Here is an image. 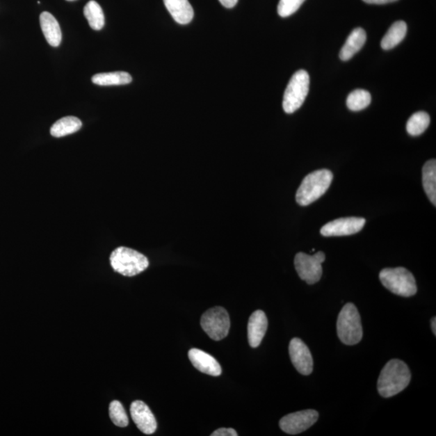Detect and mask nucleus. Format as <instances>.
Instances as JSON below:
<instances>
[{"label":"nucleus","instance_id":"1","mask_svg":"<svg viewBox=\"0 0 436 436\" xmlns=\"http://www.w3.org/2000/svg\"><path fill=\"white\" fill-rule=\"evenodd\" d=\"M412 373L407 364L400 360H390L380 372L378 392L385 398L394 397L408 387Z\"/></svg>","mask_w":436,"mask_h":436},{"label":"nucleus","instance_id":"2","mask_svg":"<svg viewBox=\"0 0 436 436\" xmlns=\"http://www.w3.org/2000/svg\"><path fill=\"white\" fill-rule=\"evenodd\" d=\"M333 179L330 170L322 169L309 173L304 178L296 194V200L302 207L314 203L328 191Z\"/></svg>","mask_w":436,"mask_h":436},{"label":"nucleus","instance_id":"3","mask_svg":"<svg viewBox=\"0 0 436 436\" xmlns=\"http://www.w3.org/2000/svg\"><path fill=\"white\" fill-rule=\"evenodd\" d=\"M337 333L341 342L346 345H355L362 341V318L354 304H346L341 309L337 320Z\"/></svg>","mask_w":436,"mask_h":436},{"label":"nucleus","instance_id":"4","mask_svg":"<svg viewBox=\"0 0 436 436\" xmlns=\"http://www.w3.org/2000/svg\"><path fill=\"white\" fill-rule=\"evenodd\" d=\"M110 263L115 271L124 277H134L149 267V260L137 250L121 247L110 255Z\"/></svg>","mask_w":436,"mask_h":436},{"label":"nucleus","instance_id":"5","mask_svg":"<svg viewBox=\"0 0 436 436\" xmlns=\"http://www.w3.org/2000/svg\"><path fill=\"white\" fill-rule=\"evenodd\" d=\"M379 277L385 288L401 297L410 298L417 293L414 275L407 268H385L380 273Z\"/></svg>","mask_w":436,"mask_h":436},{"label":"nucleus","instance_id":"6","mask_svg":"<svg viewBox=\"0 0 436 436\" xmlns=\"http://www.w3.org/2000/svg\"><path fill=\"white\" fill-rule=\"evenodd\" d=\"M309 90V76L304 70L296 72L291 78L283 98V108L286 113L297 111L304 104Z\"/></svg>","mask_w":436,"mask_h":436},{"label":"nucleus","instance_id":"7","mask_svg":"<svg viewBox=\"0 0 436 436\" xmlns=\"http://www.w3.org/2000/svg\"><path fill=\"white\" fill-rule=\"evenodd\" d=\"M200 325L204 332L213 340H222L227 337L229 332V314L223 307L209 309L202 315Z\"/></svg>","mask_w":436,"mask_h":436},{"label":"nucleus","instance_id":"8","mask_svg":"<svg viewBox=\"0 0 436 436\" xmlns=\"http://www.w3.org/2000/svg\"><path fill=\"white\" fill-rule=\"evenodd\" d=\"M325 259V255L323 252L314 255L303 252L296 255L294 265L300 278L309 284L318 282L323 275L322 264Z\"/></svg>","mask_w":436,"mask_h":436},{"label":"nucleus","instance_id":"9","mask_svg":"<svg viewBox=\"0 0 436 436\" xmlns=\"http://www.w3.org/2000/svg\"><path fill=\"white\" fill-rule=\"evenodd\" d=\"M318 413L314 410L291 413L280 421V428L289 435L302 433L317 422Z\"/></svg>","mask_w":436,"mask_h":436},{"label":"nucleus","instance_id":"10","mask_svg":"<svg viewBox=\"0 0 436 436\" xmlns=\"http://www.w3.org/2000/svg\"><path fill=\"white\" fill-rule=\"evenodd\" d=\"M289 355L296 369L300 374L308 376L312 373L314 360L312 353L302 339L294 338L290 341Z\"/></svg>","mask_w":436,"mask_h":436},{"label":"nucleus","instance_id":"11","mask_svg":"<svg viewBox=\"0 0 436 436\" xmlns=\"http://www.w3.org/2000/svg\"><path fill=\"white\" fill-rule=\"evenodd\" d=\"M366 220L362 218H344L332 220L321 229L325 237L348 236L359 233L364 227Z\"/></svg>","mask_w":436,"mask_h":436},{"label":"nucleus","instance_id":"12","mask_svg":"<svg viewBox=\"0 0 436 436\" xmlns=\"http://www.w3.org/2000/svg\"><path fill=\"white\" fill-rule=\"evenodd\" d=\"M130 414L138 428L145 435H152L157 429V421L148 405L143 401H135L130 405Z\"/></svg>","mask_w":436,"mask_h":436},{"label":"nucleus","instance_id":"13","mask_svg":"<svg viewBox=\"0 0 436 436\" xmlns=\"http://www.w3.org/2000/svg\"><path fill=\"white\" fill-rule=\"evenodd\" d=\"M188 358L194 367L205 374L218 377L222 374V367L218 360L202 350L193 348L188 352Z\"/></svg>","mask_w":436,"mask_h":436},{"label":"nucleus","instance_id":"14","mask_svg":"<svg viewBox=\"0 0 436 436\" xmlns=\"http://www.w3.org/2000/svg\"><path fill=\"white\" fill-rule=\"evenodd\" d=\"M268 318L262 310H257L249 318L248 333L250 347L257 348L261 344L268 329Z\"/></svg>","mask_w":436,"mask_h":436},{"label":"nucleus","instance_id":"15","mask_svg":"<svg viewBox=\"0 0 436 436\" xmlns=\"http://www.w3.org/2000/svg\"><path fill=\"white\" fill-rule=\"evenodd\" d=\"M40 24L47 42L53 47H58L62 42L61 28L51 13L44 12L40 16Z\"/></svg>","mask_w":436,"mask_h":436},{"label":"nucleus","instance_id":"16","mask_svg":"<svg viewBox=\"0 0 436 436\" xmlns=\"http://www.w3.org/2000/svg\"><path fill=\"white\" fill-rule=\"evenodd\" d=\"M168 12L179 24H188L193 21L194 11L188 0H163Z\"/></svg>","mask_w":436,"mask_h":436},{"label":"nucleus","instance_id":"17","mask_svg":"<svg viewBox=\"0 0 436 436\" xmlns=\"http://www.w3.org/2000/svg\"><path fill=\"white\" fill-rule=\"evenodd\" d=\"M367 40V34L362 28L353 30L350 33L344 46L341 49L339 58L342 61H348L355 54H357L362 49Z\"/></svg>","mask_w":436,"mask_h":436},{"label":"nucleus","instance_id":"18","mask_svg":"<svg viewBox=\"0 0 436 436\" xmlns=\"http://www.w3.org/2000/svg\"><path fill=\"white\" fill-rule=\"evenodd\" d=\"M407 33V25L404 22L394 23L382 38L380 47L385 50L394 49L403 41Z\"/></svg>","mask_w":436,"mask_h":436},{"label":"nucleus","instance_id":"19","mask_svg":"<svg viewBox=\"0 0 436 436\" xmlns=\"http://www.w3.org/2000/svg\"><path fill=\"white\" fill-rule=\"evenodd\" d=\"M82 122L75 117H66L58 120L50 129L53 137L62 138L79 131L82 128Z\"/></svg>","mask_w":436,"mask_h":436},{"label":"nucleus","instance_id":"20","mask_svg":"<svg viewBox=\"0 0 436 436\" xmlns=\"http://www.w3.org/2000/svg\"><path fill=\"white\" fill-rule=\"evenodd\" d=\"M423 184L426 194L430 202L436 204V161L435 159L429 160L424 164L423 168Z\"/></svg>","mask_w":436,"mask_h":436},{"label":"nucleus","instance_id":"21","mask_svg":"<svg viewBox=\"0 0 436 436\" xmlns=\"http://www.w3.org/2000/svg\"><path fill=\"white\" fill-rule=\"evenodd\" d=\"M92 83L99 86H118L132 82V77L127 72H116L95 74L92 78Z\"/></svg>","mask_w":436,"mask_h":436},{"label":"nucleus","instance_id":"22","mask_svg":"<svg viewBox=\"0 0 436 436\" xmlns=\"http://www.w3.org/2000/svg\"><path fill=\"white\" fill-rule=\"evenodd\" d=\"M83 14L88 19L90 27L92 29L100 30L103 29L105 23L104 14L97 2L94 1V0L89 1L84 7Z\"/></svg>","mask_w":436,"mask_h":436},{"label":"nucleus","instance_id":"23","mask_svg":"<svg viewBox=\"0 0 436 436\" xmlns=\"http://www.w3.org/2000/svg\"><path fill=\"white\" fill-rule=\"evenodd\" d=\"M430 119L425 112H418L410 118L407 124V131L412 136H419L429 127Z\"/></svg>","mask_w":436,"mask_h":436},{"label":"nucleus","instance_id":"24","mask_svg":"<svg viewBox=\"0 0 436 436\" xmlns=\"http://www.w3.org/2000/svg\"><path fill=\"white\" fill-rule=\"evenodd\" d=\"M372 100L368 91L363 89L355 90L349 94L347 99V106L350 111L358 112L367 108Z\"/></svg>","mask_w":436,"mask_h":436},{"label":"nucleus","instance_id":"25","mask_svg":"<svg viewBox=\"0 0 436 436\" xmlns=\"http://www.w3.org/2000/svg\"><path fill=\"white\" fill-rule=\"evenodd\" d=\"M109 416L112 422L120 428L129 425V418L122 404L118 401H113L109 405Z\"/></svg>","mask_w":436,"mask_h":436},{"label":"nucleus","instance_id":"26","mask_svg":"<svg viewBox=\"0 0 436 436\" xmlns=\"http://www.w3.org/2000/svg\"><path fill=\"white\" fill-rule=\"evenodd\" d=\"M305 0H280L277 12L280 17L292 16L302 6Z\"/></svg>","mask_w":436,"mask_h":436},{"label":"nucleus","instance_id":"27","mask_svg":"<svg viewBox=\"0 0 436 436\" xmlns=\"http://www.w3.org/2000/svg\"><path fill=\"white\" fill-rule=\"evenodd\" d=\"M239 434L233 428H220L211 434V436H237Z\"/></svg>","mask_w":436,"mask_h":436},{"label":"nucleus","instance_id":"28","mask_svg":"<svg viewBox=\"0 0 436 436\" xmlns=\"http://www.w3.org/2000/svg\"><path fill=\"white\" fill-rule=\"evenodd\" d=\"M219 1L225 8H232L237 4L239 0H219Z\"/></svg>","mask_w":436,"mask_h":436},{"label":"nucleus","instance_id":"29","mask_svg":"<svg viewBox=\"0 0 436 436\" xmlns=\"http://www.w3.org/2000/svg\"><path fill=\"white\" fill-rule=\"evenodd\" d=\"M363 1L369 4H387L398 1V0H363Z\"/></svg>","mask_w":436,"mask_h":436},{"label":"nucleus","instance_id":"30","mask_svg":"<svg viewBox=\"0 0 436 436\" xmlns=\"http://www.w3.org/2000/svg\"><path fill=\"white\" fill-rule=\"evenodd\" d=\"M435 320H436L435 317H434L432 319V329H433V332L434 333L435 335L436 334V328H435L436 323H435Z\"/></svg>","mask_w":436,"mask_h":436},{"label":"nucleus","instance_id":"31","mask_svg":"<svg viewBox=\"0 0 436 436\" xmlns=\"http://www.w3.org/2000/svg\"><path fill=\"white\" fill-rule=\"evenodd\" d=\"M67 1L72 2V1H75V0H67Z\"/></svg>","mask_w":436,"mask_h":436}]
</instances>
